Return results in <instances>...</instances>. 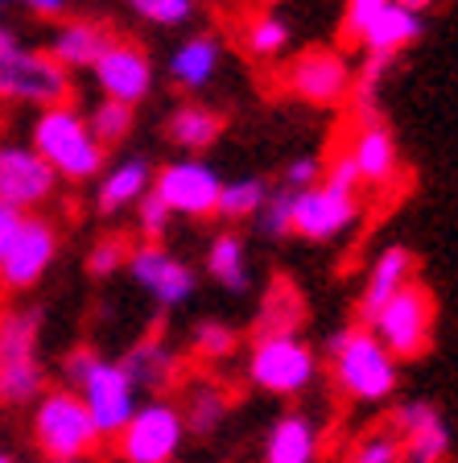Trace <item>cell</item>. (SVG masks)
<instances>
[{
    "mask_svg": "<svg viewBox=\"0 0 458 463\" xmlns=\"http://www.w3.org/2000/svg\"><path fill=\"white\" fill-rule=\"evenodd\" d=\"M29 149L54 170V178H70V183H87L104 170V145L91 137L87 116L70 104L42 108Z\"/></svg>",
    "mask_w": 458,
    "mask_h": 463,
    "instance_id": "cell-1",
    "label": "cell"
},
{
    "mask_svg": "<svg viewBox=\"0 0 458 463\" xmlns=\"http://www.w3.org/2000/svg\"><path fill=\"white\" fill-rule=\"evenodd\" d=\"M331 352V376L351 402H384L397 393V360L368 327H343L326 344Z\"/></svg>",
    "mask_w": 458,
    "mask_h": 463,
    "instance_id": "cell-2",
    "label": "cell"
},
{
    "mask_svg": "<svg viewBox=\"0 0 458 463\" xmlns=\"http://www.w3.org/2000/svg\"><path fill=\"white\" fill-rule=\"evenodd\" d=\"M434 318H438L434 289L413 278L401 294H392V298L368 318V331L380 339L392 360H421L434 344Z\"/></svg>",
    "mask_w": 458,
    "mask_h": 463,
    "instance_id": "cell-3",
    "label": "cell"
},
{
    "mask_svg": "<svg viewBox=\"0 0 458 463\" xmlns=\"http://www.w3.org/2000/svg\"><path fill=\"white\" fill-rule=\"evenodd\" d=\"M33 443L46 459H79L87 463V455L96 451L104 439H99L91 414L83 410L75 389L58 385L33 402Z\"/></svg>",
    "mask_w": 458,
    "mask_h": 463,
    "instance_id": "cell-4",
    "label": "cell"
},
{
    "mask_svg": "<svg viewBox=\"0 0 458 463\" xmlns=\"http://www.w3.org/2000/svg\"><path fill=\"white\" fill-rule=\"evenodd\" d=\"M70 75L46 50H25L9 25H0V99L54 108L67 104Z\"/></svg>",
    "mask_w": 458,
    "mask_h": 463,
    "instance_id": "cell-5",
    "label": "cell"
},
{
    "mask_svg": "<svg viewBox=\"0 0 458 463\" xmlns=\"http://www.w3.org/2000/svg\"><path fill=\"white\" fill-rule=\"evenodd\" d=\"M248 376H252V385L265 389V393L294 397L318 376V356H314V347L302 344L297 335H268L252 344Z\"/></svg>",
    "mask_w": 458,
    "mask_h": 463,
    "instance_id": "cell-6",
    "label": "cell"
},
{
    "mask_svg": "<svg viewBox=\"0 0 458 463\" xmlns=\"http://www.w3.org/2000/svg\"><path fill=\"white\" fill-rule=\"evenodd\" d=\"M186 439V422L173 402H145L128 426L116 434V451L125 463H173Z\"/></svg>",
    "mask_w": 458,
    "mask_h": 463,
    "instance_id": "cell-7",
    "label": "cell"
},
{
    "mask_svg": "<svg viewBox=\"0 0 458 463\" xmlns=\"http://www.w3.org/2000/svg\"><path fill=\"white\" fill-rule=\"evenodd\" d=\"M79 402L91 414L99 439H116L128 426V418L136 414V385L125 376V368L116 360H99L91 373L79 381Z\"/></svg>",
    "mask_w": 458,
    "mask_h": 463,
    "instance_id": "cell-8",
    "label": "cell"
},
{
    "mask_svg": "<svg viewBox=\"0 0 458 463\" xmlns=\"http://www.w3.org/2000/svg\"><path fill=\"white\" fill-rule=\"evenodd\" d=\"M58 257V228L42 215H25L13 244L0 257V286L5 289H33L50 273Z\"/></svg>",
    "mask_w": 458,
    "mask_h": 463,
    "instance_id": "cell-9",
    "label": "cell"
},
{
    "mask_svg": "<svg viewBox=\"0 0 458 463\" xmlns=\"http://www.w3.org/2000/svg\"><path fill=\"white\" fill-rule=\"evenodd\" d=\"M54 186H58L54 170L29 145L0 141V203L5 207L29 215L33 207L54 199Z\"/></svg>",
    "mask_w": 458,
    "mask_h": 463,
    "instance_id": "cell-10",
    "label": "cell"
},
{
    "mask_svg": "<svg viewBox=\"0 0 458 463\" xmlns=\"http://www.w3.org/2000/svg\"><path fill=\"white\" fill-rule=\"evenodd\" d=\"M149 191L162 194L170 215H194V220H202V215H215L223 183L207 162H191V157H186V162L162 165Z\"/></svg>",
    "mask_w": 458,
    "mask_h": 463,
    "instance_id": "cell-11",
    "label": "cell"
},
{
    "mask_svg": "<svg viewBox=\"0 0 458 463\" xmlns=\"http://www.w3.org/2000/svg\"><path fill=\"white\" fill-rule=\"evenodd\" d=\"M355 220H360V194L334 191L326 183L294 194V232L305 241H334Z\"/></svg>",
    "mask_w": 458,
    "mask_h": 463,
    "instance_id": "cell-12",
    "label": "cell"
},
{
    "mask_svg": "<svg viewBox=\"0 0 458 463\" xmlns=\"http://www.w3.org/2000/svg\"><path fill=\"white\" fill-rule=\"evenodd\" d=\"M289 91L305 104L318 108H334L351 96V67L339 50H305L289 67Z\"/></svg>",
    "mask_w": 458,
    "mask_h": 463,
    "instance_id": "cell-13",
    "label": "cell"
},
{
    "mask_svg": "<svg viewBox=\"0 0 458 463\" xmlns=\"http://www.w3.org/2000/svg\"><path fill=\"white\" fill-rule=\"evenodd\" d=\"M392 430L401 439L405 463H446L450 455V430L438 405L430 402H401L392 410Z\"/></svg>",
    "mask_w": 458,
    "mask_h": 463,
    "instance_id": "cell-14",
    "label": "cell"
},
{
    "mask_svg": "<svg viewBox=\"0 0 458 463\" xmlns=\"http://www.w3.org/2000/svg\"><path fill=\"white\" fill-rule=\"evenodd\" d=\"M91 75H96L99 91H104L107 99L133 108V104H141V99L149 96L153 62H149V54H145L141 46H133V42H112V46L99 54L96 67H91Z\"/></svg>",
    "mask_w": 458,
    "mask_h": 463,
    "instance_id": "cell-15",
    "label": "cell"
},
{
    "mask_svg": "<svg viewBox=\"0 0 458 463\" xmlns=\"http://www.w3.org/2000/svg\"><path fill=\"white\" fill-rule=\"evenodd\" d=\"M128 273H133L162 307H178V302H186L194 294V269L182 265L178 257H170L162 244H136V249L128 252Z\"/></svg>",
    "mask_w": 458,
    "mask_h": 463,
    "instance_id": "cell-16",
    "label": "cell"
},
{
    "mask_svg": "<svg viewBox=\"0 0 458 463\" xmlns=\"http://www.w3.org/2000/svg\"><path fill=\"white\" fill-rule=\"evenodd\" d=\"M347 157L355 162L363 186H392V183H397V174H401V154H397V141H392L388 125H380L376 116L360 120Z\"/></svg>",
    "mask_w": 458,
    "mask_h": 463,
    "instance_id": "cell-17",
    "label": "cell"
},
{
    "mask_svg": "<svg viewBox=\"0 0 458 463\" xmlns=\"http://www.w3.org/2000/svg\"><path fill=\"white\" fill-rule=\"evenodd\" d=\"M107 46H112V38H107L104 25H96V21H62L50 33L46 54L70 75V71H83V67L91 71Z\"/></svg>",
    "mask_w": 458,
    "mask_h": 463,
    "instance_id": "cell-18",
    "label": "cell"
},
{
    "mask_svg": "<svg viewBox=\"0 0 458 463\" xmlns=\"http://www.w3.org/2000/svg\"><path fill=\"white\" fill-rule=\"evenodd\" d=\"M413 252L405 244H392L384 249L380 257L372 260V273H368V286H363V298H360V327H368V318L392 298V294H401L405 286L413 281Z\"/></svg>",
    "mask_w": 458,
    "mask_h": 463,
    "instance_id": "cell-19",
    "label": "cell"
},
{
    "mask_svg": "<svg viewBox=\"0 0 458 463\" xmlns=\"http://www.w3.org/2000/svg\"><path fill=\"white\" fill-rule=\"evenodd\" d=\"M318 459V426L305 414H285L265 439V463H314Z\"/></svg>",
    "mask_w": 458,
    "mask_h": 463,
    "instance_id": "cell-20",
    "label": "cell"
},
{
    "mask_svg": "<svg viewBox=\"0 0 458 463\" xmlns=\"http://www.w3.org/2000/svg\"><path fill=\"white\" fill-rule=\"evenodd\" d=\"M116 364L125 368V376L136 389H165L173 376H178V356H173L157 335H149L136 347H128L125 360H116Z\"/></svg>",
    "mask_w": 458,
    "mask_h": 463,
    "instance_id": "cell-21",
    "label": "cell"
},
{
    "mask_svg": "<svg viewBox=\"0 0 458 463\" xmlns=\"http://www.w3.org/2000/svg\"><path fill=\"white\" fill-rule=\"evenodd\" d=\"M421 17H413L409 9H401L397 0H392L388 9L380 13V17L368 25V33H363V50L372 58H392V54H401L405 46H413V42L421 38Z\"/></svg>",
    "mask_w": 458,
    "mask_h": 463,
    "instance_id": "cell-22",
    "label": "cell"
},
{
    "mask_svg": "<svg viewBox=\"0 0 458 463\" xmlns=\"http://www.w3.org/2000/svg\"><path fill=\"white\" fill-rule=\"evenodd\" d=\"M149 183H153V174H149V165H145V157H128V162L112 165V170L99 178L96 207H99L104 215L125 212V207L141 203V194L149 191Z\"/></svg>",
    "mask_w": 458,
    "mask_h": 463,
    "instance_id": "cell-23",
    "label": "cell"
},
{
    "mask_svg": "<svg viewBox=\"0 0 458 463\" xmlns=\"http://www.w3.org/2000/svg\"><path fill=\"white\" fill-rule=\"evenodd\" d=\"M305 318V302L297 294V286L289 278H277L268 286L265 302H260V315H257V339L268 335H294L302 327Z\"/></svg>",
    "mask_w": 458,
    "mask_h": 463,
    "instance_id": "cell-24",
    "label": "cell"
},
{
    "mask_svg": "<svg viewBox=\"0 0 458 463\" xmlns=\"http://www.w3.org/2000/svg\"><path fill=\"white\" fill-rule=\"evenodd\" d=\"M165 133H170L173 145H182V149H191V154H202L207 145L220 141L223 133V116L210 112V108L202 104H182L178 112L165 120Z\"/></svg>",
    "mask_w": 458,
    "mask_h": 463,
    "instance_id": "cell-25",
    "label": "cell"
},
{
    "mask_svg": "<svg viewBox=\"0 0 458 463\" xmlns=\"http://www.w3.org/2000/svg\"><path fill=\"white\" fill-rule=\"evenodd\" d=\"M215 67H220V42H215V38H191V42H182L178 54L170 58L173 83L191 87V91L207 87L210 75H215Z\"/></svg>",
    "mask_w": 458,
    "mask_h": 463,
    "instance_id": "cell-26",
    "label": "cell"
},
{
    "mask_svg": "<svg viewBox=\"0 0 458 463\" xmlns=\"http://www.w3.org/2000/svg\"><path fill=\"white\" fill-rule=\"evenodd\" d=\"M38 331H42V315L33 307L0 310V364L38 356Z\"/></svg>",
    "mask_w": 458,
    "mask_h": 463,
    "instance_id": "cell-27",
    "label": "cell"
},
{
    "mask_svg": "<svg viewBox=\"0 0 458 463\" xmlns=\"http://www.w3.org/2000/svg\"><path fill=\"white\" fill-rule=\"evenodd\" d=\"M46 364L38 356L5 360L0 364V402L5 405H33L46 393Z\"/></svg>",
    "mask_w": 458,
    "mask_h": 463,
    "instance_id": "cell-28",
    "label": "cell"
},
{
    "mask_svg": "<svg viewBox=\"0 0 458 463\" xmlns=\"http://www.w3.org/2000/svg\"><path fill=\"white\" fill-rule=\"evenodd\" d=\"M207 273L228 289H248V260H244V241L236 232H220L207 249Z\"/></svg>",
    "mask_w": 458,
    "mask_h": 463,
    "instance_id": "cell-29",
    "label": "cell"
},
{
    "mask_svg": "<svg viewBox=\"0 0 458 463\" xmlns=\"http://www.w3.org/2000/svg\"><path fill=\"white\" fill-rule=\"evenodd\" d=\"M182 410V422H186V430L194 434H210L215 426L228 418V397L220 393V389L210 385H199L186 393V405H178Z\"/></svg>",
    "mask_w": 458,
    "mask_h": 463,
    "instance_id": "cell-30",
    "label": "cell"
},
{
    "mask_svg": "<svg viewBox=\"0 0 458 463\" xmlns=\"http://www.w3.org/2000/svg\"><path fill=\"white\" fill-rule=\"evenodd\" d=\"M265 199H268V186L260 178H236V183H228L220 191L215 215H223V220H257Z\"/></svg>",
    "mask_w": 458,
    "mask_h": 463,
    "instance_id": "cell-31",
    "label": "cell"
},
{
    "mask_svg": "<svg viewBox=\"0 0 458 463\" xmlns=\"http://www.w3.org/2000/svg\"><path fill=\"white\" fill-rule=\"evenodd\" d=\"M87 128H91V137H96L99 145L125 141L128 128H133V108H128V104H116V99H99L96 112L87 116Z\"/></svg>",
    "mask_w": 458,
    "mask_h": 463,
    "instance_id": "cell-32",
    "label": "cell"
},
{
    "mask_svg": "<svg viewBox=\"0 0 458 463\" xmlns=\"http://www.w3.org/2000/svg\"><path fill=\"white\" fill-rule=\"evenodd\" d=\"M347 463H405L401 459V439H397L392 426H376V430H368L360 443L351 447Z\"/></svg>",
    "mask_w": 458,
    "mask_h": 463,
    "instance_id": "cell-33",
    "label": "cell"
},
{
    "mask_svg": "<svg viewBox=\"0 0 458 463\" xmlns=\"http://www.w3.org/2000/svg\"><path fill=\"white\" fill-rule=\"evenodd\" d=\"M191 347L199 360H210V364H220V360H228L231 352H236V331L228 327V323H220V318H207V323H199L191 335Z\"/></svg>",
    "mask_w": 458,
    "mask_h": 463,
    "instance_id": "cell-34",
    "label": "cell"
},
{
    "mask_svg": "<svg viewBox=\"0 0 458 463\" xmlns=\"http://www.w3.org/2000/svg\"><path fill=\"white\" fill-rule=\"evenodd\" d=\"M257 228L265 236H289L294 232V191H268L265 207L257 212Z\"/></svg>",
    "mask_w": 458,
    "mask_h": 463,
    "instance_id": "cell-35",
    "label": "cell"
},
{
    "mask_svg": "<svg viewBox=\"0 0 458 463\" xmlns=\"http://www.w3.org/2000/svg\"><path fill=\"white\" fill-rule=\"evenodd\" d=\"M289 46V25L281 17H257L248 25V50L257 58H273V54H281V50Z\"/></svg>",
    "mask_w": 458,
    "mask_h": 463,
    "instance_id": "cell-36",
    "label": "cell"
},
{
    "mask_svg": "<svg viewBox=\"0 0 458 463\" xmlns=\"http://www.w3.org/2000/svg\"><path fill=\"white\" fill-rule=\"evenodd\" d=\"M128 252H133V244L125 236H104V241L91 244V252H87V273L91 278H112L120 265H128Z\"/></svg>",
    "mask_w": 458,
    "mask_h": 463,
    "instance_id": "cell-37",
    "label": "cell"
},
{
    "mask_svg": "<svg viewBox=\"0 0 458 463\" xmlns=\"http://www.w3.org/2000/svg\"><path fill=\"white\" fill-rule=\"evenodd\" d=\"M388 5H392V0H347V9H343V38L347 42H363L368 25H372V21L380 17Z\"/></svg>",
    "mask_w": 458,
    "mask_h": 463,
    "instance_id": "cell-38",
    "label": "cell"
},
{
    "mask_svg": "<svg viewBox=\"0 0 458 463\" xmlns=\"http://www.w3.org/2000/svg\"><path fill=\"white\" fill-rule=\"evenodd\" d=\"M136 228L149 236V244H157V236L170 228V207L162 203V194H153V191L141 194V203H136Z\"/></svg>",
    "mask_w": 458,
    "mask_h": 463,
    "instance_id": "cell-39",
    "label": "cell"
},
{
    "mask_svg": "<svg viewBox=\"0 0 458 463\" xmlns=\"http://www.w3.org/2000/svg\"><path fill=\"white\" fill-rule=\"evenodd\" d=\"M141 17L157 21V25H182L194 13V0H128Z\"/></svg>",
    "mask_w": 458,
    "mask_h": 463,
    "instance_id": "cell-40",
    "label": "cell"
},
{
    "mask_svg": "<svg viewBox=\"0 0 458 463\" xmlns=\"http://www.w3.org/2000/svg\"><path fill=\"white\" fill-rule=\"evenodd\" d=\"M99 352L91 344H79V347H70L67 356H62V376H67V389H79V381H83L87 373H91V368L99 364Z\"/></svg>",
    "mask_w": 458,
    "mask_h": 463,
    "instance_id": "cell-41",
    "label": "cell"
},
{
    "mask_svg": "<svg viewBox=\"0 0 458 463\" xmlns=\"http://www.w3.org/2000/svg\"><path fill=\"white\" fill-rule=\"evenodd\" d=\"M326 186H334V191H347V194H360V186H363V178H360V170H355V162L347 154H339L331 162V170H326V178H322Z\"/></svg>",
    "mask_w": 458,
    "mask_h": 463,
    "instance_id": "cell-42",
    "label": "cell"
},
{
    "mask_svg": "<svg viewBox=\"0 0 458 463\" xmlns=\"http://www.w3.org/2000/svg\"><path fill=\"white\" fill-rule=\"evenodd\" d=\"M318 157H294V162L285 165V191H294V194H302V191H310V186H318Z\"/></svg>",
    "mask_w": 458,
    "mask_h": 463,
    "instance_id": "cell-43",
    "label": "cell"
},
{
    "mask_svg": "<svg viewBox=\"0 0 458 463\" xmlns=\"http://www.w3.org/2000/svg\"><path fill=\"white\" fill-rule=\"evenodd\" d=\"M21 220H25V215L0 203V257H5V249L13 244V236H17V228H21Z\"/></svg>",
    "mask_w": 458,
    "mask_h": 463,
    "instance_id": "cell-44",
    "label": "cell"
},
{
    "mask_svg": "<svg viewBox=\"0 0 458 463\" xmlns=\"http://www.w3.org/2000/svg\"><path fill=\"white\" fill-rule=\"evenodd\" d=\"M21 5H29V9L42 13V17H62V13H67V0H21Z\"/></svg>",
    "mask_w": 458,
    "mask_h": 463,
    "instance_id": "cell-45",
    "label": "cell"
},
{
    "mask_svg": "<svg viewBox=\"0 0 458 463\" xmlns=\"http://www.w3.org/2000/svg\"><path fill=\"white\" fill-rule=\"evenodd\" d=\"M397 5H401V9H409L413 17H421V13H430L434 5H442V0H397Z\"/></svg>",
    "mask_w": 458,
    "mask_h": 463,
    "instance_id": "cell-46",
    "label": "cell"
},
{
    "mask_svg": "<svg viewBox=\"0 0 458 463\" xmlns=\"http://www.w3.org/2000/svg\"><path fill=\"white\" fill-rule=\"evenodd\" d=\"M0 463H17V455H9V451H0Z\"/></svg>",
    "mask_w": 458,
    "mask_h": 463,
    "instance_id": "cell-47",
    "label": "cell"
},
{
    "mask_svg": "<svg viewBox=\"0 0 458 463\" xmlns=\"http://www.w3.org/2000/svg\"><path fill=\"white\" fill-rule=\"evenodd\" d=\"M46 463H79V459H46Z\"/></svg>",
    "mask_w": 458,
    "mask_h": 463,
    "instance_id": "cell-48",
    "label": "cell"
},
{
    "mask_svg": "<svg viewBox=\"0 0 458 463\" xmlns=\"http://www.w3.org/2000/svg\"><path fill=\"white\" fill-rule=\"evenodd\" d=\"M5 5H9V0H0V13H5Z\"/></svg>",
    "mask_w": 458,
    "mask_h": 463,
    "instance_id": "cell-49",
    "label": "cell"
},
{
    "mask_svg": "<svg viewBox=\"0 0 458 463\" xmlns=\"http://www.w3.org/2000/svg\"><path fill=\"white\" fill-rule=\"evenodd\" d=\"M0 289H5V286H0Z\"/></svg>",
    "mask_w": 458,
    "mask_h": 463,
    "instance_id": "cell-50",
    "label": "cell"
}]
</instances>
